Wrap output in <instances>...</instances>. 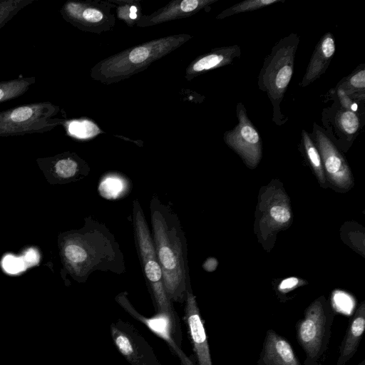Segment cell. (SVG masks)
Returning a JSON list of instances; mask_svg holds the SVG:
<instances>
[{"mask_svg":"<svg viewBox=\"0 0 365 365\" xmlns=\"http://www.w3.org/2000/svg\"><path fill=\"white\" fill-rule=\"evenodd\" d=\"M133 225L138 255L155 312L177 315L165 291L162 269L157 258L152 234L138 200L133 202Z\"/></svg>","mask_w":365,"mask_h":365,"instance_id":"obj_5","label":"cell"},{"mask_svg":"<svg viewBox=\"0 0 365 365\" xmlns=\"http://www.w3.org/2000/svg\"><path fill=\"white\" fill-rule=\"evenodd\" d=\"M341 88L342 89L341 91H345L348 89V91H350L348 94L352 93L353 90L354 91L361 90L364 92L365 88L364 68H361L351 75L346 82L342 83Z\"/></svg>","mask_w":365,"mask_h":365,"instance_id":"obj_27","label":"cell"},{"mask_svg":"<svg viewBox=\"0 0 365 365\" xmlns=\"http://www.w3.org/2000/svg\"><path fill=\"white\" fill-rule=\"evenodd\" d=\"M314 133L323 169L329 180L339 188H350L353 180L346 161L332 141L316 124Z\"/></svg>","mask_w":365,"mask_h":365,"instance_id":"obj_12","label":"cell"},{"mask_svg":"<svg viewBox=\"0 0 365 365\" xmlns=\"http://www.w3.org/2000/svg\"><path fill=\"white\" fill-rule=\"evenodd\" d=\"M304 284H305V282L303 280L297 277H291L282 280L279 284L277 289L280 293L287 294Z\"/></svg>","mask_w":365,"mask_h":365,"instance_id":"obj_29","label":"cell"},{"mask_svg":"<svg viewBox=\"0 0 365 365\" xmlns=\"http://www.w3.org/2000/svg\"><path fill=\"white\" fill-rule=\"evenodd\" d=\"M60 108L51 102H38L0 112V137L43 133L62 125L56 118Z\"/></svg>","mask_w":365,"mask_h":365,"instance_id":"obj_7","label":"cell"},{"mask_svg":"<svg viewBox=\"0 0 365 365\" xmlns=\"http://www.w3.org/2000/svg\"><path fill=\"white\" fill-rule=\"evenodd\" d=\"M217 260L214 257H210L202 264L207 272H213L217 267Z\"/></svg>","mask_w":365,"mask_h":365,"instance_id":"obj_31","label":"cell"},{"mask_svg":"<svg viewBox=\"0 0 365 365\" xmlns=\"http://www.w3.org/2000/svg\"><path fill=\"white\" fill-rule=\"evenodd\" d=\"M62 17L80 29H89L91 25L105 19V14L98 7L89 4L68 1L60 9Z\"/></svg>","mask_w":365,"mask_h":365,"instance_id":"obj_19","label":"cell"},{"mask_svg":"<svg viewBox=\"0 0 365 365\" xmlns=\"http://www.w3.org/2000/svg\"><path fill=\"white\" fill-rule=\"evenodd\" d=\"M190 38L189 34H176L130 47L97 63L91 71V76L107 85L125 80L145 69Z\"/></svg>","mask_w":365,"mask_h":365,"instance_id":"obj_3","label":"cell"},{"mask_svg":"<svg viewBox=\"0 0 365 365\" xmlns=\"http://www.w3.org/2000/svg\"><path fill=\"white\" fill-rule=\"evenodd\" d=\"M257 365H301L290 343L273 329L266 331Z\"/></svg>","mask_w":365,"mask_h":365,"instance_id":"obj_14","label":"cell"},{"mask_svg":"<svg viewBox=\"0 0 365 365\" xmlns=\"http://www.w3.org/2000/svg\"><path fill=\"white\" fill-rule=\"evenodd\" d=\"M240 54L238 45L215 48L192 61L185 71V77L190 81L207 71L230 65L240 58Z\"/></svg>","mask_w":365,"mask_h":365,"instance_id":"obj_16","label":"cell"},{"mask_svg":"<svg viewBox=\"0 0 365 365\" xmlns=\"http://www.w3.org/2000/svg\"><path fill=\"white\" fill-rule=\"evenodd\" d=\"M184 320L192 345L196 365H212L207 337L192 287L187 291Z\"/></svg>","mask_w":365,"mask_h":365,"instance_id":"obj_13","label":"cell"},{"mask_svg":"<svg viewBox=\"0 0 365 365\" xmlns=\"http://www.w3.org/2000/svg\"><path fill=\"white\" fill-rule=\"evenodd\" d=\"M64 255L81 281L96 271L122 274L125 270L123 253L115 237L93 218L86 220L76 238L68 242Z\"/></svg>","mask_w":365,"mask_h":365,"instance_id":"obj_2","label":"cell"},{"mask_svg":"<svg viewBox=\"0 0 365 365\" xmlns=\"http://www.w3.org/2000/svg\"><path fill=\"white\" fill-rule=\"evenodd\" d=\"M26 267L33 266L38 263L39 260V255L37 251L34 249H29L22 257Z\"/></svg>","mask_w":365,"mask_h":365,"instance_id":"obj_30","label":"cell"},{"mask_svg":"<svg viewBox=\"0 0 365 365\" xmlns=\"http://www.w3.org/2000/svg\"><path fill=\"white\" fill-rule=\"evenodd\" d=\"M299 43V38L294 33L278 41L266 56L258 76V87L272 103V121L277 125H282L287 120L281 112L280 104L293 75Z\"/></svg>","mask_w":365,"mask_h":365,"instance_id":"obj_4","label":"cell"},{"mask_svg":"<svg viewBox=\"0 0 365 365\" xmlns=\"http://www.w3.org/2000/svg\"><path fill=\"white\" fill-rule=\"evenodd\" d=\"M336 125L346 135L353 136L359 128V119L352 110L344 109L340 110L336 115Z\"/></svg>","mask_w":365,"mask_h":365,"instance_id":"obj_25","label":"cell"},{"mask_svg":"<svg viewBox=\"0 0 365 365\" xmlns=\"http://www.w3.org/2000/svg\"><path fill=\"white\" fill-rule=\"evenodd\" d=\"M217 1L218 0L173 1L151 15L143 16L138 20L137 25L144 27L187 17Z\"/></svg>","mask_w":365,"mask_h":365,"instance_id":"obj_15","label":"cell"},{"mask_svg":"<svg viewBox=\"0 0 365 365\" xmlns=\"http://www.w3.org/2000/svg\"><path fill=\"white\" fill-rule=\"evenodd\" d=\"M302 142L307 159L319 181L321 183H324L325 182V176L320 154L309 135L304 130H302Z\"/></svg>","mask_w":365,"mask_h":365,"instance_id":"obj_22","label":"cell"},{"mask_svg":"<svg viewBox=\"0 0 365 365\" xmlns=\"http://www.w3.org/2000/svg\"><path fill=\"white\" fill-rule=\"evenodd\" d=\"M292 212L288 196L276 184L261 192L256 212L255 230L261 241L266 242L276 233L292 223Z\"/></svg>","mask_w":365,"mask_h":365,"instance_id":"obj_8","label":"cell"},{"mask_svg":"<svg viewBox=\"0 0 365 365\" xmlns=\"http://www.w3.org/2000/svg\"><path fill=\"white\" fill-rule=\"evenodd\" d=\"M130 13H135L137 12V8L135 6H131L130 8Z\"/></svg>","mask_w":365,"mask_h":365,"instance_id":"obj_32","label":"cell"},{"mask_svg":"<svg viewBox=\"0 0 365 365\" xmlns=\"http://www.w3.org/2000/svg\"><path fill=\"white\" fill-rule=\"evenodd\" d=\"M2 267L5 272L12 274L23 272L27 267L22 257L11 255H7L3 258Z\"/></svg>","mask_w":365,"mask_h":365,"instance_id":"obj_28","label":"cell"},{"mask_svg":"<svg viewBox=\"0 0 365 365\" xmlns=\"http://www.w3.org/2000/svg\"><path fill=\"white\" fill-rule=\"evenodd\" d=\"M128 179L122 175L110 173L103 177L99 182L98 191L106 199L122 197L129 192Z\"/></svg>","mask_w":365,"mask_h":365,"instance_id":"obj_20","label":"cell"},{"mask_svg":"<svg viewBox=\"0 0 365 365\" xmlns=\"http://www.w3.org/2000/svg\"><path fill=\"white\" fill-rule=\"evenodd\" d=\"M118 351L130 365H163L153 348L130 322L118 319L110 325Z\"/></svg>","mask_w":365,"mask_h":365,"instance_id":"obj_10","label":"cell"},{"mask_svg":"<svg viewBox=\"0 0 365 365\" xmlns=\"http://www.w3.org/2000/svg\"><path fill=\"white\" fill-rule=\"evenodd\" d=\"M284 1V0H245L223 10L216 16V19H222L235 14L255 11L276 3Z\"/></svg>","mask_w":365,"mask_h":365,"instance_id":"obj_23","label":"cell"},{"mask_svg":"<svg viewBox=\"0 0 365 365\" xmlns=\"http://www.w3.org/2000/svg\"><path fill=\"white\" fill-rule=\"evenodd\" d=\"M35 82L34 76L0 81V103L22 96Z\"/></svg>","mask_w":365,"mask_h":365,"instance_id":"obj_21","label":"cell"},{"mask_svg":"<svg viewBox=\"0 0 365 365\" xmlns=\"http://www.w3.org/2000/svg\"><path fill=\"white\" fill-rule=\"evenodd\" d=\"M236 113L238 123L233 129L225 133L224 140L247 166L255 168L262 158V140L242 103L237 104Z\"/></svg>","mask_w":365,"mask_h":365,"instance_id":"obj_11","label":"cell"},{"mask_svg":"<svg viewBox=\"0 0 365 365\" xmlns=\"http://www.w3.org/2000/svg\"><path fill=\"white\" fill-rule=\"evenodd\" d=\"M365 329V302L354 312L339 347L336 365H345L356 354Z\"/></svg>","mask_w":365,"mask_h":365,"instance_id":"obj_18","label":"cell"},{"mask_svg":"<svg viewBox=\"0 0 365 365\" xmlns=\"http://www.w3.org/2000/svg\"><path fill=\"white\" fill-rule=\"evenodd\" d=\"M35 0H0V29Z\"/></svg>","mask_w":365,"mask_h":365,"instance_id":"obj_24","label":"cell"},{"mask_svg":"<svg viewBox=\"0 0 365 365\" xmlns=\"http://www.w3.org/2000/svg\"><path fill=\"white\" fill-rule=\"evenodd\" d=\"M335 316L333 306L319 297L305 309L296 324V338L305 353L304 365H322Z\"/></svg>","mask_w":365,"mask_h":365,"instance_id":"obj_6","label":"cell"},{"mask_svg":"<svg viewBox=\"0 0 365 365\" xmlns=\"http://www.w3.org/2000/svg\"><path fill=\"white\" fill-rule=\"evenodd\" d=\"M150 211L152 237L165 291L172 303H183L191 287L185 232L177 214L158 196L152 197Z\"/></svg>","mask_w":365,"mask_h":365,"instance_id":"obj_1","label":"cell"},{"mask_svg":"<svg viewBox=\"0 0 365 365\" xmlns=\"http://www.w3.org/2000/svg\"><path fill=\"white\" fill-rule=\"evenodd\" d=\"M81 168V163L72 157L61 158L54 165L56 173L63 179L74 177L80 172Z\"/></svg>","mask_w":365,"mask_h":365,"instance_id":"obj_26","label":"cell"},{"mask_svg":"<svg viewBox=\"0 0 365 365\" xmlns=\"http://www.w3.org/2000/svg\"><path fill=\"white\" fill-rule=\"evenodd\" d=\"M115 299L132 317L163 339L172 353L178 358L180 365H196L194 354L188 356L182 349V331L178 314L156 313L151 317H145L134 308L126 292L119 293Z\"/></svg>","mask_w":365,"mask_h":365,"instance_id":"obj_9","label":"cell"},{"mask_svg":"<svg viewBox=\"0 0 365 365\" xmlns=\"http://www.w3.org/2000/svg\"><path fill=\"white\" fill-rule=\"evenodd\" d=\"M357 365H365V360H363L362 361H361L359 364H358Z\"/></svg>","mask_w":365,"mask_h":365,"instance_id":"obj_33","label":"cell"},{"mask_svg":"<svg viewBox=\"0 0 365 365\" xmlns=\"http://www.w3.org/2000/svg\"><path fill=\"white\" fill-rule=\"evenodd\" d=\"M335 51L334 38L327 32L318 41L299 86L306 87L319 78L327 69Z\"/></svg>","mask_w":365,"mask_h":365,"instance_id":"obj_17","label":"cell"}]
</instances>
